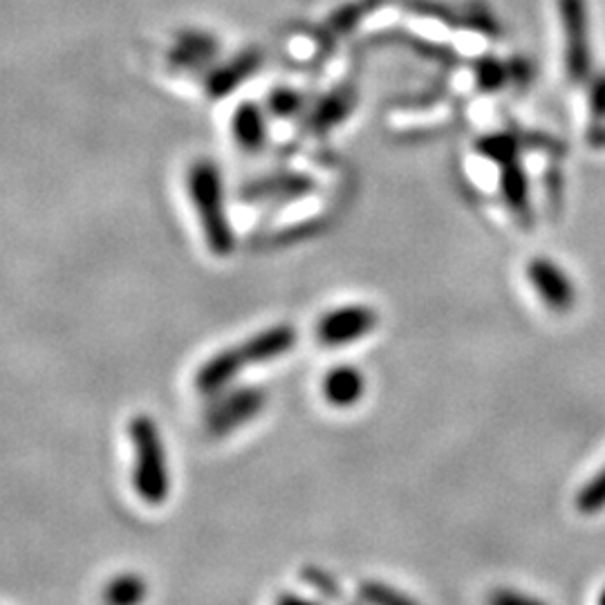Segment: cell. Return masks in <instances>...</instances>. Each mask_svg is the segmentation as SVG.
Wrapping results in <instances>:
<instances>
[{"mask_svg":"<svg viewBox=\"0 0 605 605\" xmlns=\"http://www.w3.org/2000/svg\"><path fill=\"white\" fill-rule=\"evenodd\" d=\"M574 505L585 516H592L605 509V467L578 489Z\"/></svg>","mask_w":605,"mask_h":605,"instance_id":"cell-17","label":"cell"},{"mask_svg":"<svg viewBox=\"0 0 605 605\" xmlns=\"http://www.w3.org/2000/svg\"><path fill=\"white\" fill-rule=\"evenodd\" d=\"M262 386H231L211 397L205 410V428L211 437H227L254 421L267 406Z\"/></svg>","mask_w":605,"mask_h":605,"instance_id":"cell-3","label":"cell"},{"mask_svg":"<svg viewBox=\"0 0 605 605\" xmlns=\"http://www.w3.org/2000/svg\"><path fill=\"white\" fill-rule=\"evenodd\" d=\"M324 399L337 408L348 410L357 406L366 395V375L355 364H339L333 366L321 381Z\"/></svg>","mask_w":605,"mask_h":605,"instance_id":"cell-10","label":"cell"},{"mask_svg":"<svg viewBox=\"0 0 605 605\" xmlns=\"http://www.w3.org/2000/svg\"><path fill=\"white\" fill-rule=\"evenodd\" d=\"M276 603L278 605H296V603H300V605H313V603H319L317 598H306V596H300V594H296V592H285V594H278L276 596Z\"/></svg>","mask_w":605,"mask_h":605,"instance_id":"cell-22","label":"cell"},{"mask_svg":"<svg viewBox=\"0 0 605 605\" xmlns=\"http://www.w3.org/2000/svg\"><path fill=\"white\" fill-rule=\"evenodd\" d=\"M489 603H494V605H540L538 598H534L529 594H520V592L509 589V587L492 592Z\"/></svg>","mask_w":605,"mask_h":605,"instance_id":"cell-20","label":"cell"},{"mask_svg":"<svg viewBox=\"0 0 605 605\" xmlns=\"http://www.w3.org/2000/svg\"><path fill=\"white\" fill-rule=\"evenodd\" d=\"M317 189L315 178L308 173H276L247 182L238 200L247 205H287L300 198H308Z\"/></svg>","mask_w":605,"mask_h":605,"instance_id":"cell-7","label":"cell"},{"mask_svg":"<svg viewBox=\"0 0 605 605\" xmlns=\"http://www.w3.org/2000/svg\"><path fill=\"white\" fill-rule=\"evenodd\" d=\"M245 361L240 357L238 346L234 348H225L220 353H216L214 357H209L194 377V386L202 397H214L227 388L234 386V381L240 377V373L245 370Z\"/></svg>","mask_w":605,"mask_h":605,"instance_id":"cell-9","label":"cell"},{"mask_svg":"<svg viewBox=\"0 0 605 605\" xmlns=\"http://www.w3.org/2000/svg\"><path fill=\"white\" fill-rule=\"evenodd\" d=\"M598 603H603V605H605V589L601 592V596H598Z\"/></svg>","mask_w":605,"mask_h":605,"instance_id":"cell-23","label":"cell"},{"mask_svg":"<svg viewBox=\"0 0 605 605\" xmlns=\"http://www.w3.org/2000/svg\"><path fill=\"white\" fill-rule=\"evenodd\" d=\"M379 315L373 306L350 302V306H341L326 313L319 319L315 335L324 348H346L375 333Z\"/></svg>","mask_w":605,"mask_h":605,"instance_id":"cell-4","label":"cell"},{"mask_svg":"<svg viewBox=\"0 0 605 605\" xmlns=\"http://www.w3.org/2000/svg\"><path fill=\"white\" fill-rule=\"evenodd\" d=\"M146 596L148 585L139 574H119L103 589V601L112 605H137Z\"/></svg>","mask_w":605,"mask_h":605,"instance_id":"cell-13","label":"cell"},{"mask_svg":"<svg viewBox=\"0 0 605 605\" xmlns=\"http://www.w3.org/2000/svg\"><path fill=\"white\" fill-rule=\"evenodd\" d=\"M500 194L512 216L523 225H532V187L520 162L500 167Z\"/></svg>","mask_w":605,"mask_h":605,"instance_id":"cell-11","label":"cell"},{"mask_svg":"<svg viewBox=\"0 0 605 605\" xmlns=\"http://www.w3.org/2000/svg\"><path fill=\"white\" fill-rule=\"evenodd\" d=\"M476 148L485 160L505 167V165L518 162L520 141L514 135H489V137H483L476 143Z\"/></svg>","mask_w":605,"mask_h":605,"instance_id":"cell-14","label":"cell"},{"mask_svg":"<svg viewBox=\"0 0 605 605\" xmlns=\"http://www.w3.org/2000/svg\"><path fill=\"white\" fill-rule=\"evenodd\" d=\"M561 21L565 28V68L574 83L589 79L592 48H589V21L585 0H561Z\"/></svg>","mask_w":605,"mask_h":605,"instance_id":"cell-5","label":"cell"},{"mask_svg":"<svg viewBox=\"0 0 605 605\" xmlns=\"http://www.w3.org/2000/svg\"><path fill=\"white\" fill-rule=\"evenodd\" d=\"M300 581L315 592L321 594V598H341V585L335 574H330L321 565H306L300 567Z\"/></svg>","mask_w":605,"mask_h":605,"instance_id":"cell-18","label":"cell"},{"mask_svg":"<svg viewBox=\"0 0 605 605\" xmlns=\"http://www.w3.org/2000/svg\"><path fill=\"white\" fill-rule=\"evenodd\" d=\"M589 110L594 119H605V77H601L589 90Z\"/></svg>","mask_w":605,"mask_h":605,"instance_id":"cell-21","label":"cell"},{"mask_svg":"<svg viewBox=\"0 0 605 605\" xmlns=\"http://www.w3.org/2000/svg\"><path fill=\"white\" fill-rule=\"evenodd\" d=\"M527 280L543 300V306L556 315H567L576 306V287L569 274L552 258H534L527 265Z\"/></svg>","mask_w":605,"mask_h":605,"instance_id":"cell-6","label":"cell"},{"mask_svg":"<svg viewBox=\"0 0 605 605\" xmlns=\"http://www.w3.org/2000/svg\"><path fill=\"white\" fill-rule=\"evenodd\" d=\"M187 191L200 220L207 249L218 258L231 256L236 249V234L229 220L227 196L218 165L209 158L196 160L187 171Z\"/></svg>","mask_w":605,"mask_h":605,"instance_id":"cell-1","label":"cell"},{"mask_svg":"<svg viewBox=\"0 0 605 605\" xmlns=\"http://www.w3.org/2000/svg\"><path fill=\"white\" fill-rule=\"evenodd\" d=\"M350 110V99L348 97H330L326 99L317 112L310 117V130L313 132H328L337 123L344 121V117Z\"/></svg>","mask_w":605,"mask_h":605,"instance_id":"cell-16","label":"cell"},{"mask_svg":"<svg viewBox=\"0 0 605 605\" xmlns=\"http://www.w3.org/2000/svg\"><path fill=\"white\" fill-rule=\"evenodd\" d=\"M357 598L361 603H370V605H413L415 603V598L399 592L397 587H393L384 581H373V578L359 583Z\"/></svg>","mask_w":605,"mask_h":605,"instance_id":"cell-15","label":"cell"},{"mask_svg":"<svg viewBox=\"0 0 605 605\" xmlns=\"http://www.w3.org/2000/svg\"><path fill=\"white\" fill-rule=\"evenodd\" d=\"M231 132L236 143L247 153H258L267 143V119L260 106L245 101L231 117Z\"/></svg>","mask_w":605,"mask_h":605,"instance_id":"cell-12","label":"cell"},{"mask_svg":"<svg viewBox=\"0 0 605 605\" xmlns=\"http://www.w3.org/2000/svg\"><path fill=\"white\" fill-rule=\"evenodd\" d=\"M296 344H298V330L291 324H276L251 335L242 344H238V350L245 366L249 368V366L271 364L285 357L287 353L294 350Z\"/></svg>","mask_w":605,"mask_h":605,"instance_id":"cell-8","label":"cell"},{"mask_svg":"<svg viewBox=\"0 0 605 605\" xmlns=\"http://www.w3.org/2000/svg\"><path fill=\"white\" fill-rule=\"evenodd\" d=\"M128 437L135 456L132 487L141 503L160 507L171 494V476L160 426L153 417L135 415L128 424Z\"/></svg>","mask_w":605,"mask_h":605,"instance_id":"cell-2","label":"cell"},{"mask_svg":"<svg viewBox=\"0 0 605 605\" xmlns=\"http://www.w3.org/2000/svg\"><path fill=\"white\" fill-rule=\"evenodd\" d=\"M302 99L291 90H274L269 97V110L276 117H291L300 110Z\"/></svg>","mask_w":605,"mask_h":605,"instance_id":"cell-19","label":"cell"}]
</instances>
